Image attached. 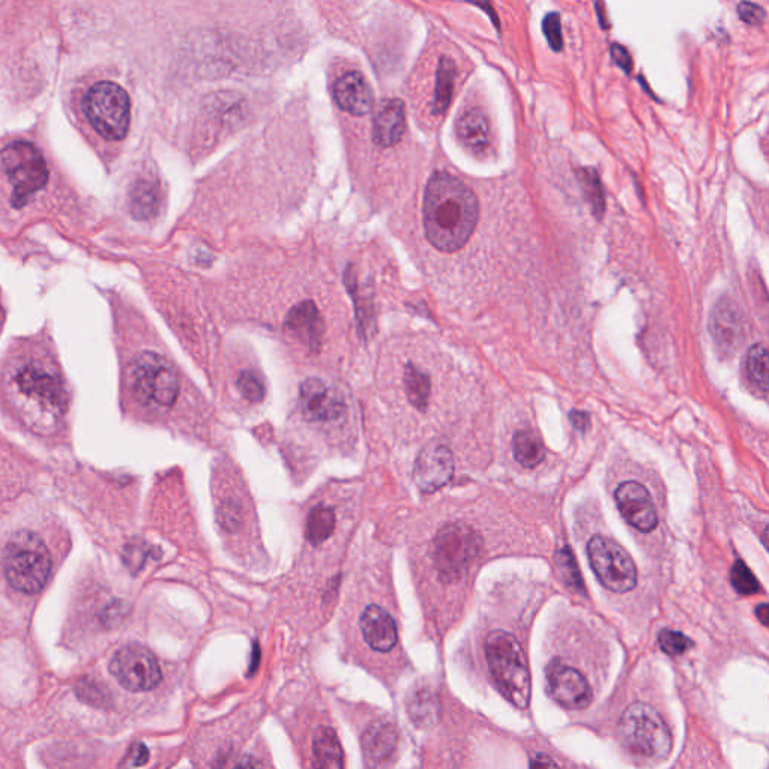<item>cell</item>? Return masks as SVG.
<instances>
[{
    "instance_id": "cell-28",
    "label": "cell",
    "mask_w": 769,
    "mask_h": 769,
    "mask_svg": "<svg viewBox=\"0 0 769 769\" xmlns=\"http://www.w3.org/2000/svg\"><path fill=\"white\" fill-rule=\"evenodd\" d=\"M408 708L412 720L420 726H432L439 720L441 706H439L438 697L426 688H421L412 694Z\"/></svg>"
},
{
    "instance_id": "cell-6",
    "label": "cell",
    "mask_w": 769,
    "mask_h": 769,
    "mask_svg": "<svg viewBox=\"0 0 769 769\" xmlns=\"http://www.w3.org/2000/svg\"><path fill=\"white\" fill-rule=\"evenodd\" d=\"M85 115L89 124L107 140L124 139L130 128L131 106L127 92L112 82H100L86 94Z\"/></svg>"
},
{
    "instance_id": "cell-5",
    "label": "cell",
    "mask_w": 769,
    "mask_h": 769,
    "mask_svg": "<svg viewBox=\"0 0 769 769\" xmlns=\"http://www.w3.org/2000/svg\"><path fill=\"white\" fill-rule=\"evenodd\" d=\"M2 170L13 187V203L23 208L49 182V166L40 149L25 140L5 146L0 154Z\"/></svg>"
},
{
    "instance_id": "cell-24",
    "label": "cell",
    "mask_w": 769,
    "mask_h": 769,
    "mask_svg": "<svg viewBox=\"0 0 769 769\" xmlns=\"http://www.w3.org/2000/svg\"><path fill=\"white\" fill-rule=\"evenodd\" d=\"M160 202V190L157 184L149 179H140L131 188V212L137 220H149L154 217L160 209Z\"/></svg>"
},
{
    "instance_id": "cell-18",
    "label": "cell",
    "mask_w": 769,
    "mask_h": 769,
    "mask_svg": "<svg viewBox=\"0 0 769 769\" xmlns=\"http://www.w3.org/2000/svg\"><path fill=\"white\" fill-rule=\"evenodd\" d=\"M335 103L353 116H364L373 107V92L359 73H347L335 82Z\"/></svg>"
},
{
    "instance_id": "cell-20",
    "label": "cell",
    "mask_w": 769,
    "mask_h": 769,
    "mask_svg": "<svg viewBox=\"0 0 769 769\" xmlns=\"http://www.w3.org/2000/svg\"><path fill=\"white\" fill-rule=\"evenodd\" d=\"M287 328L301 343L307 344L311 350H316L322 343L323 322L319 311L311 302H304L290 311L287 317Z\"/></svg>"
},
{
    "instance_id": "cell-35",
    "label": "cell",
    "mask_w": 769,
    "mask_h": 769,
    "mask_svg": "<svg viewBox=\"0 0 769 769\" xmlns=\"http://www.w3.org/2000/svg\"><path fill=\"white\" fill-rule=\"evenodd\" d=\"M543 32L553 52L559 53L564 49V38H562V23L559 13H550L544 17Z\"/></svg>"
},
{
    "instance_id": "cell-23",
    "label": "cell",
    "mask_w": 769,
    "mask_h": 769,
    "mask_svg": "<svg viewBox=\"0 0 769 769\" xmlns=\"http://www.w3.org/2000/svg\"><path fill=\"white\" fill-rule=\"evenodd\" d=\"M313 765L316 768L332 769L343 766V750L337 733L329 727H320L313 738Z\"/></svg>"
},
{
    "instance_id": "cell-26",
    "label": "cell",
    "mask_w": 769,
    "mask_h": 769,
    "mask_svg": "<svg viewBox=\"0 0 769 769\" xmlns=\"http://www.w3.org/2000/svg\"><path fill=\"white\" fill-rule=\"evenodd\" d=\"M457 68L453 59L442 58L439 61L436 74L435 98H433V113L444 115L453 100L454 83H456Z\"/></svg>"
},
{
    "instance_id": "cell-29",
    "label": "cell",
    "mask_w": 769,
    "mask_h": 769,
    "mask_svg": "<svg viewBox=\"0 0 769 769\" xmlns=\"http://www.w3.org/2000/svg\"><path fill=\"white\" fill-rule=\"evenodd\" d=\"M405 388L406 396L411 400L412 405L424 411L432 393L429 374L414 365H409L405 371Z\"/></svg>"
},
{
    "instance_id": "cell-39",
    "label": "cell",
    "mask_w": 769,
    "mask_h": 769,
    "mask_svg": "<svg viewBox=\"0 0 769 769\" xmlns=\"http://www.w3.org/2000/svg\"><path fill=\"white\" fill-rule=\"evenodd\" d=\"M149 751L143 744H136L128 754V766H142L148 762Z\"/></svg>"
},
{
    "instance_id": "cell-25",
    "label": "cell",
    "mask_w": 769,
    "mask_h": 769,
    "mask_svg": "<svg viewBox=\"0 0 769 769\" xmlns=\"http://www.w3.org/2000/svg\"><path fill=\"white\" fill-rule=\"evenodd\" d=\"M745 374L751 388L765 399L768 394V350L765 344L750 347L745 358Z\"/></svg>"
},
{
    "instance_id": "cell-11",
    "label": "cell",
    "mask_w": 769,
    "mask_h": 769,
    "mask_svg": "<svg viewBox=\"0 0 769 769\" xmlns=\"http://www.w3.org/2000/svg\"><path fill=\"white\" fill-rule=\"evenodd\" d=\"M109 669L116 681L133 693L154 690L163 679L157 657L139 643L119 649L113 655Z\"/></svg>"
},
{
    "instance_id": "cell-12",
    "label": "cell",
    "mask_w": 769,
    "mask_h": 769,
    "mask_svg": "<svg viewBox=\"0 0 769 769\" xmlns=\"http://www.w3.org/2000/svg\"><path fill=\"white\" fill-rule=\"evenodd\" d=\"M299 406L302 415L310 423L331 424L343 420L346 415V402L337 388L331 387L322 379L305 380L299 391Z\"/></svg>"
},
{
    "instance_id": "cell-30",
    "label": "cell",
    "mask_w": 769,
    "mask_h": 769,
    "mask_svg": "<svg viewBox=\"0 0 769 769\" xmlns=\"http://www.w3.org/2000/svg\"><path fill=\"white\" fill-rule=\"evenodd\" d=\"M335 528L334 511L325 505H317L308 514L307 519V538L311 544L323 543L331 537Z\"/></svg>"
},
{
    "instance_id": "cell-17",
    "label": "cell",
    "mask_w": 769,
    "mask_h": 769,
    "mask_svg": "<svg viewBox=\"0 0 769 769\" xmlns=\"http://www.w3.org/2000/svg\"><path fill=\"white\" fill-rule=\"evenodd\" d=\"M711 332L718 349L733 353L744 338V322L736 304L730 299H720L711 314Z\"/></svg>"
},
{
    "instance_id": "cell-14",
    "label": "cell",
    "mask_w": 769,
    "mask_h": 769,
    "mask_svg": "<svg viewBox=\"0 0 769 769\" xmlns=\"http://www.w3.org/2000/svg\"><path fill=\"white\" fill-rule=\"evenodd\" d=\"M454 475V456L442 442H430L417 457L414 480L424 493H435L450 483Z\"/></svg>"
},
{
    "instance_id": "cell-3",
    "label": "cell",
    "mask_w": 769,
    "mask_h": 769,
    "mask_svg": "<svg viewBox=\"0 0 769 769\" xmlns=\"http://www.w3.org/2000/svg\"><path fill=\"white\" fill-rule=\"evenodd\" d=\"M5 576L17 591L38 594L49 582L52 556L40 535L19 531L5 547Z\"/></svg>"
},
{
    "instance_id": "cell-27",
    "label": "cell",
    "mask_w": 769,
    "mask_h": 769,
    "mask_svg": "<svg viewBox=\"0 0 769 769\" xmlns=\"http://www.w3.org/2000/svg\"><path fill=\"white\" fill-rule=\"evenodd\" d=\"M514 459L525 466V468H535L540 465L546 456L543 442L535 433L522 430L516 433L513 441Z\"/></svg>"
},
{
    "instance_id": "cell-40",
    "label": "cell",
    "mask_w": 769,
    "mask_h": 769,
    "mask_svg": "<svg viewBox=\"0 0 769 769\" xmlns=\"http://www.w3.org/2000/svg\"><path fill=\"white\" fill-rule=\"evenodd\" d=\"M570 420L573 423L574 429L582 433H585L589 429V424H591L589 415L586 412H571Z\"/></svg>"
},
{
    "instance_id": "cell-10",
    "label": "cell",
    "mask_w": 769,
    "mask_h": 769,
    "mask_svg": "<svg viewBox=\"0 0 769 769\" xmlns=\"http://www.w3.org/2000/svg\"><path fill=\"white\" fill-rule=\"evenodd\" d=\"M14 388L41 411L62 414L67 406V393L58 371L40 362L23 365L14 376Z\"/></svg>"
},
{
    "instance_id": "cell-22",
    "label": "cell",
    "mask_w": 769,
    "mask_h": 769,
    "mask_svg": "<svg viewBox=\"0 0 769 769\" xmlns=\"http://www.w3.org/2000/svg\"><path fill=\"white\" fill-rule=\"evenodd\" d=\"M397 747V732L390 723L376 721L365 730L362 748L365 756L374 762L388 759Z\"/></svg>"
},
{
    "instance_id": "cell-1",
    "label": "cell",
    "mask_w": 769,
    "mask_h": 769,
    "mask_svg": "<svg viewBox=\"0 0 769 769\" xmlns=\"http://www.w3.org/2000/svg\"><path fill=\"white\" fill-rule=\"evenodd\" d=\"M480 205L474 191L450 173H436L424 199V229L433 247L445 253L462 248L474 233Z\"/></svg>"
},
{
    "instance_id": "cell-42",
    "label": "cell",
    "mask_w": 769,
    "mask_h": 769,
    "mask_svg": "<svg viewBox=\"0 0 769 769\" xmlns=\"http://www.w3.org/2000/svg\"><path fill=\"white\" fill-rule=\"evenodd\" d=\"M756 615L757 618L760 619V622H762V625H768V619H769V610H768V604H760L759 607L756 609Z\"/></svg>"
},
{
    "instance_id": "cell-19",
    "label": "cell",
    "mask_w": 769,
    "mask_h": 769,
    "mask_svg": "<svg viewBox=\"0 0 769 769\" xmlns=\"http://www.w3.org/2000/svg\"><path fill=\"white\" fill-rule=\"evenodd\" d=\"M406 130L405 104L400 100L380 103L373 122V139L382 148H391L402 140Z\"/></svg>"
},
{
    "instance_id": "cell-41",
    "label": "cell",
    "mask_w": 769,
    "mask_h": 769,
    "mask_svg": "<svg viewBox=\"0 0 769 769\" xmlns=\"http://www.w3.org/2000/svg\"><path fill=\"white\" fill-rule=\"evenodd\" d=\"M468 2H471V4L477 5L478 8L486 11V13L489 14L490 19H492V22L495 23L496 28L499 29V19L498 16H496L495 8L490 4V0H468Z\"/></svg>"
},
{
    "instance_id": "cell-4",
    "label": "cell",
    "mask_w": 769,
    "mask_h": 769,
    "mask_svg": "<svg viewBox=\"0 0 769 769\" xmlns=\"http://www.w3.org/2000/svg\"><path fill=\"white\" fill-rule=\"evenodd\" d=\"M619 738L633 753L648 759H666L672 751L669 726L652 706L636 702L622 712Z\"/></svg>"
},
{
    "instance_id": "cell-15",
    "label": "cell",
    "mask_w": 769,
    "mask_h": 769,
    "mask_svg": "<svg viewBox=\"0 0 769 769\" xmlns=\"http://www.w3.org/2000/svg\"><path fill=\"white\" fill-rule=\"evenodd\" d=\"M616 504L628 525L640 532H651L657 528L658 516L654 501L648 489L637 481L619 484L615 492Z\"/></svg>"
},
{
    "instance_id": "cell-31",
    "label": "cell",
    "mask_w": 769,
    "mask_h": 769,
    "mask_svg": "<svg viewBox=\"0 0 769 769\" xmlns=\"http://www.w3.org/2000/svg\"><path fill=\"white\" fill-rule=\"evenodd\" d=\"M730 583L738 594L753 595L760 592V583L757 582L750 568L742 561H736L730 570Z\"/></svg>"
},
{
    "instance_id": "cell-2",
    "label": "cell",
    "mask_w": 769,
    "mask_h": 769,
    "mask_svg": "<svg viewBox=\"0 0 769 769\" xmlns=\"http://www.w3.org/2000/svg\"><path fill=\"white\" fill-rule=\"evenodd\" d=\"M490 673L502 696L519 709L531 702V672L519 640L504 630H496L486 640Z\"/></svg>"
},
{
    "instance_id": "cell-13",
    "label": "cell",
    "mask_w": 769,
    "mask_h": 769,
    "mask_svg": "<svg viewBox=\"0 0 769 769\" xmlns=\"http://www.w3.org/2000/svg\"><path fill=\"white\" fill-rule=\"evenodd\" d=\"M547 690L567 709H585L592 702V688L585 676L561 660L552 661L547 667Z\"/></svg>"
},
{
    "instance_id": "cell-34",
    "label": "cell",
    "mask_w": 769,
    "mask_h": 769,
    "mask_svg": "<svg viewBox=\"0 0 769 769\" xmlns=\"http://www.w3.org/2000/svg\"><path fill=\"white\" fill-rule=\"evenodd\" d=\"M658 643H660L661 651L666 652L667 655H672V657L684 654L693 646V642L685 634L675 630L661 631Z\"/></svg>"
},
{
    "instance_id": "cell-16",
    "label": "cell",
    "mask_w": 769,
    "mask_h": 769,
    "mask_svg": "<svg viewBox=\"0 0 769 769\" xmlns=\"http://www.w3.org/2000/svg\"><path fill=\"white\" fill-rule=\"evenodd\" d=\"M359 628L365 642L374 651L390 652L399 642V633H397L393 616L376 604L365 607L359 618Z\"/></svg>"
},
{
    "instance_id": "cell-32",
    "label": "cell",
    "mask_w": 769,
    "mask_h": 769,
    "mask_svg": "<svg viewBox=\"0 0 769 769\" xmlns=\"http://www.w3.org/2000/svg\"><path fill=\"white\" fill-rule=\"evenodd\" d=\"M580 179H582L583 190L588 194L589 202H591L592 208L597 212L598 217L603 214L604 199L603 188H601L600 179H598L597 172L592 169L580 170Z\"/></svg>"
},
{
    "instance_id": "cell-8",
    "label": "cell",
    "mask_w": 769,
    "mask_h": 769,
    "mask_svg": "<svg viewBox=\"0 0 769 769\" xmlns=\"http://www.w3.org/2000/svg\"><path fill=\"white\" fill-rule=\"evenodd\" d=\"M131 387L143 403L170 408L179 396V379L169 361L154 352L134 359L130 371Z\"/></svg>"
},
{
    "instance_id": "cell-43",
    "label": "cell",
    "mask_w": 769,
    "mask_h": 769,
    "mask_svg": "<svg viewBox=\"0 0 769 769\" xmlns=\"http://www.w3.org/2000/svg\"><path fill=\"white\" fill-rule=\"evenodd\" d=\"M532 766H555L556 763L552 759H547V756H537V759L532 760Z\"/></svg>"
},
{
    "instance_id": "cell-37",
    "label": "cell",
    "mask_w": 769,
    "mask_h": 769,
    "mask_svg": "<svg viewBox=\"0 0 769 769\" xmlns=\"http://www.w3.org/2000/svg\"><path fill=\"white\" fill-rule=\"evenodd\" d=\"M738 16L742 22L750 26H760L766 19L765 10L759 5L751 4L748 0H742L738 5Z\"/></svg>"
},
{
    "instance_id": "cell-7",
    "label": "cell",
    "mask_w": 769,
    "mask_h": 769,
    "mask_svg": "<svg viewBox=\"0 0 769 769\" xmlns=\"http://www.w3.org/2000/svg\"><path fill=\"white\" fill-rule=\"evenodd\" d=\"M481 549V538L465 523H451L436 535L432 558L444 582L459 580L471 567Z\"/></svg>"
},
{
    "instance_id": "cell-9",
    "label": "cell",
    "mask_w": 769,
    "mask_h": 769,
    "mask_svg": "<svg viewBox=\"0 0 769 769\" xmlns=\"http://www.w3.org/2000/svg\"><path fill=\"white\" fill-rule=\"evenodd\" d=\"M588 559L604 588L616 594L636 588V564L621 544L603 535H594L588 543Z\"/></svg>"
},
{
    "instance_id": "cell-36",
    "label": "cell",
    "mask_w": 769,
    "mask_h": 769,
    "mask_svg": "<svg viewBox=\"0 0 769 769\" xmlns=\"http://www.w3.org/2000/svg\"><path fill=\"white\" fill-rule=\"evenodd\" d=\"M556 562H558L559 570H561L565 582H567L568 585L573 586V588L582 589V577H580L579 568H577L571 550H561V552L558 553V556H556Z\"/></svg>"
},
{
    "instance_id": "cell-21",
    "label": "cell",
    "mask_w": 769,
    "mask_h": 769,
    "mask_svg": "<svg viewBox=\"0 0 769 769\" xmlns=\"http://www.w3.org/2000/svg\"><path fill=\"white\" fill-rule=\"evenodd\" d=\"M457 137L468 151L483 155L490 146V127L481 110H469L457 122Z\"/></svg>"
},
{
    "instance_id": "cell-38",
    "label": "cell",
    "mask_w": 769,
    "mask_h": 769,
    "mask_svg": "<svg viewBox=\"0 0 769 769\" xmlns=\"http://www.w3.org/2000/svg\"><path fill=\"white\" fill-rule=\"evenodd\" d=\"M610 55H612L615 64L624 71L625 74H630L633 70V59H631L630 53L625 47L619 46V44H613L610 47Z\"/></svg>"
},
{
    "instance_id": "cell-33",
    "label": "cell",
    "mask_w": 769,
    "mask_h": 769,
    "mask_svg": "<svg viewBox=\"0 0 769 769\" xmlns=\"http://www.w3.org/2000/svg\"><path fill=\"white\" fill-rule=\"evenodd\" d=\"M238 388L248 402L259 403L265 397V385L256 371L245 370L238 377Z\"/></svg>"
}]
</instances>
